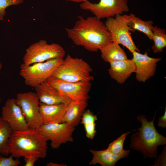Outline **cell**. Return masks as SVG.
I'll return each instance as SVG.
<instances>
[{
    "label": "cell",
    "mask_w": 166,
    "mask_h": 166,
    "mask_svg": "<svg viewBox=\"0 0 166 166\" xmlns=\"http://www.w3.org/2000/svg\"><path fill=\"white\" fill-rule=\"evenodd\" d=\"M68 37L74 43L87 50L97 52L112 42L104 23L95 16L78 17L71 28H66Z\"/></svg>",
    "instance_id": "6da1fadb"
},
{
    "label": "cell",
    "mask_w": 166,
    "mask_h": 166,
    "mask_svg": "<svg viewBox=\"0 0 166 166\" xmlns=\"http://www.w3.org/2000/svg\"><path fill=\"white\" fill-rule=\"evenodd\" d=\"M48 139L38 128L13 131L8 144V152L14 157L44 158L47 155Z\"/></svg>",
    "instance_id": "7a4b0ae2"
},
{
    "label": "cell",
    "mask_w": 166,
    "mask_h": 166,
    "mask_svg": "<svg viewBox=\"0 0 166 166\" xmlns=\"http://www.w3.org/2000/svg\"><path fill=\"white\" fill-rule=\"evenodd\" d=\"M155 115L150 121L144 115L138 116L137 119L142 125L137 129L138 131L131 136V148L140 152L145 158L156 157L158 147L166 144V138L159 133L154 126Z\"/></svg>",
    "instance_id": "3957f363"
},
{
    "label": "cell",
    "mask_w": 166,
    "mask_h": 166,
    "mask_svg": "<svg viewBox=\"0 0 166 166\" xmlns=\"http://www.w3.org/2000/svg\"><path fill=\"white\" fill-rule=\"evenodd\" d=\"M92 71L90 66L83 59L68 54L52 76L69 82L91 81L93 79L90 74Z\"/></svg>",
    "instance_id": "277c9868"
},
{
    "label": "cell",
    "mask_w": 166,
    "mask_h": 166,
    "mask_svg": "<svg viewBox=\"0 0 166 166\" xmlns=\"http://www.w3.org/2000/svg\"><path fill=\"white\" fill-rule=\"evenodd\" d=\"M63 59V58L52 59L29 65L23 63L20 66V75L24 79L26 85L34 88L46 81Z\"/></svg>",
    "instance_id": "5b68a950"
},
{
    "label": "cell",
    "mask_w": 166,
    "mask_h": 166,
    "mask_svg": "<svg viewBox=\"0 0 166 166\" xmlns=\"http://www.w3.org/2000/svg\"><path fill=\"white\" fill-rule=\"evenodd\" d=\"M64 48L58 44H48L41 40L31 44L27 48L23 58V63L30 65L54 58H63L65 56Z\"/></svg>",
    "instance_id": "8992f818"
},
{
    "label": "cell",
    "mask_w": 166,
    "mask_h": 166,
    "mask_svg": "<svg viewBox=\"0 0 166 166\" xmlns=\"http://www.w3.org/2000/svg\"><path fill=\"white\" fill-rule=\"evenodd\" d=\"M80 7L83 10L90 12L100 20L122 15L129 10L127 0H100L97 3H93L88 0L81 2Z\"/></svg>",
    "instance_id": "52a82bcc"
},
{
    "label": "cell",
    "mask_w": 166,
    "mask_h": 166,
    "mask_svg": "<svg viewBox=\"0 0 166 166\" xmlns=\"http://www.w3.org/2000/svg\"><path fill=\"white\" fill-rule=\"evenodd\" d=\"M104 23L113 42L122 45L132 53L135 51L140 52L131 35V31L134 30L127 24L122 15L108 18Z\"/></svg>",
    "instance_id": "ba28073f"
},
{
    "label": "cell",
    "mask_w": 166,
    "mask_h": 166,
    "mask_svg": "<svg viewBox=\"0 0 166 166\" xmlns=\"http://www.w3.org/2000/svg\"><path fill=\"white\" fill-rule=\"evenodd\" d=\"M46 81L71 101L88 100L89 98V93L92 85L90 81H67L52 76Z\"/></svg>",
    "instance_id": "9c48e42d"
},
{
    "label": "cell",
    "mask_w": 166,
    "mask_h": 166,
    "mask_svg": "<svg viewBox=\"0 0 166 166\" xmlns=\"http://www.w3.org/2000/svg\"><path fill=\"white\" fill-rule=\"evenodd\" d=\"M15 100L29 128H37L42 124L39 112L40 102L35 93L28 92L19 93Z\"/></svg>",
    "instance_id": "30bf717a"
},
{
    "label": "cell",
    "mask_w": 166,
    "mask_h": 166,
    "mask_svg": "<svg viewBox=\"0 0 166 166\" xmlns=\"http://www.w3.org/2000/svg\"><path fill=\"white\" fill-rule=\"evenodd\" d=\"M37 128L48 140L50 141L53 149H57L61 144L73 140L72 134L75 127L65 122L42 124Z\"/></svg>",
    "instance_id": "8fae6325"
},
{
    "label": "cell",
    "mask_w": 166,
    "mask_h": 166,
    "mask_svg": "<svg viewBox=\"0 0 166 166\" xmlns=\"http://www.w3.org/2000/svg\"><path fill=\"white\" fill-rule=\"evenodd\" d=\"M13 131L25 130L29 128L19 106L15 99H8L2 107L1 116Z\"/></svg>",
    "instance_id": "7c38bea8"
},
{
    "label": "cell",
    "mask_w": 166,
    "mask_h": 166,
    "mask_svg": "<svg viewBox=\"0 0 166 166\" xmlns=\"http://www.w3.org/2000/svg\"><path fill=\"white\" fill-rule=\"evenodd\" d=\"M132 53L136 66V78L138 81L144 82L154 75L157 63L161 58L150 57L147 52L143 54L136 51Z\"/></svg>",
    "instance_id": "4fadbf2b"
},
{
    "label": "cell",
    "mask_w": 166,
    "mask_h": 166,
    "mask_svg": "<svg viewBox=\"0 0 166 166\" xmlns=\"http://www.w3.org/2000/svg\"><path fill=\"white\" fill-rule=\"evenodd\" d=\"M40 102L47 105L68 103L71 101L61 94L47 81L34 88Z\"/></svg>",
    "instance_id": "5bb4252c"
},
{
    "label": "cell",
    "mask_w": 166,
    "mask_h": 166,
    "mask_svg": "<svg viewBox=\"0 0 166 166\" xmlns=\"http://www.w3.org/2000/svg\"><path fill=\"white\" fill-rule=\"evenodd\" d=\"M109 63V73L111 77L119 84L123 83L132 73L136 71V66L132 58H127Z\"/></svg>",
    "instance_id": "9a60e30c"
},
{
    "label": "cell",
    "mask_w": 166,
    "mask_h": 166,
    "mask_svg": "<svg viewBox=\"0 0 166 166\" xmlns=\"http://www.w3.org/2000/svg\"><path fill=\"white\" fill-rule=\"evenodd\" d=\"M69 103L47 105L40 102L39 112L42 124L61 123Z\"/></svg>",
    "instance_id": "2e32d148"
},
{
    "label": "cell",
    "mask_w": 166,
    "mask_h": 166,
    "mask_svg": "<svg viewBox=\"0 0 166 166\" xmlns=\"http://www.w3.org/2000/svg\"><path fill=\"white\" fill-rule=\"evenodd\" d=\"M90 152L93 156L89 164L96 165L99 164L102 166H114L120 160L126 157L130 150H124L118 154H114L107 149L104 150H95L90 149Z\"/></svg>",
    "instance_id": "e0dca14e"
},
{
    "label": "cell",
    "mask_w": 166,
    "mask_h": 166,
    "mask_svg": "<svg viewBox=\"0 0 166 166\" xmlns=\"http://www.w3.org/2000/svg\"><path fill=\"white\" fill-rule=\"evenodd\" d=\"M88 100L71 101L61 122H65L75 127L80 122L82 115L88 105Z\"/></svg>",
    "instance_id": "ac0fdd59"
},
{
    "label": "cell",
    "mask_w": 166,
    "mask_h": 166,
    "mask_svg": "<svg viewBox=\"0 0 166 166\" xmlns=\"http://www.w3.org/2000/svg\"><path fill=\"white\" fill-rule=\"evenodd\" d=\"M122 16L127 24L133 30H137L144 34L148 39H152V28L153 22L152 20L145 21L136 17L132 13Z\"/></svg>",
    "instance_id": "d6986e66"
},
{
    "label": "cell",
    "mask_w": 166,
    "mask_h": 166,
    "mask_svg": "<svg viewBox=\"0 0 166 166\" xmlns=\"http://www.w3.org/2000/svg\"><path fill=\"white\" fill-rule=\"evenodd\" d=\"M100 50L102 58L106 62L109 63L127 58L125 52L119 44L113 42L105 45Z\"/></svg>",
    "instance_id": "ffe728a7"
},
{
    "label": "cell",
    "mask_w": 166,
    "mask_h": 166,
    "mask_svg": "<svg viewBox=\"0 0 166 166\" xmlns=\"http://www.w3.org/2000/svg\"><path fill=\"white\" fill-rule=\"evenodd\" d=\"M13 132L8 124L0 116V154L7 156L9 140Z\"/></svg>",
    "instance_id": "44dd1931"
},
{
    "label": "cell",
    "mask_w": 166,
    "mask_h": 166,
    "mask_svg": "<svg viewBox=\"0 0 166 166\" xmlns=\"http://www.w3.org/2000/svg\"><path fill=\"white\" fill-rule=\"evenodd\" d=\"M152 39L154 44L152 49L155 53L162 52L166 46V33L164 29L153 26L152 28Z\"/></svg>",
    "instance_id": "7402d4cb"
},
{
    "label": "cell",
    "mask_w": 166,
    "mask_h": 166,
    "mask_svg": "<svg viewBox=\"0 0 166 166\" xmlns=\"http://www.w3.org/2000/svg\"><path fill=\"white\" fill-rule=\"evenodd\" d=\"M133 131L128 132L122 134L116 140L110 143L107 149L114 154H118L124 150L123 145L124 140L127 135Z\"/></svg>",
    "instance_id": "603a6c76"
},
{
    "label": "cell",
    "mask_w": 166,
    "mask_h": 166,
    "mask_svg": "<svg viewBox=\"0 0 166 166\" xmlns=\"http://www.w3.org/2000/svg\"><path fill=\"white\" fill-rule=\"evenodd\" d=\"M23 2L24 0H0V21L4 19L7 8L21 4Z\"/></svg>",
    "instance_id": "cb8c5ba5"
},
{
    "label": "cell",
    "mask_w": 166,
    "mask_h": 166,
    "mask_svg": "<svg viewBox=\"0 0 166 166\" xmlns=\"http://www.w3.org/2000/svg\"><path fill=\"white\" fill-rule=\"evenodd\" d=\"M97 120L96 115L90 110H85L83 113L80 121L83 125L88 123L95 122Z\"/></svg>",
    "instance_id": "d4e9b609"
},
{
    "label": "cell",
    "mask_w": 166,
    "mask_h": 166,
    "mask_svg": "<svg viewBox=\"0 0 166 166\" xmlns=\"http://www.w3.org/2000/svg\"><path fill=\"white\" fill-rule=\"evenodd\" d=\"M11 155L8 157L0 156V166H18L20 164L21 162L18 158L14 159Z\"/></svg>",
    "instance_id": "484cf974"
},
{
    "label": "cell",
    "mask_w": 166,
    "mask_h": 166,
    "mask_svg": "<svg viewBox=\"0 0 166 166\" xmlns=\"http://www.w3.org/2000/svg\"><path fill=\"white\" fill-rule=\"evenodd\" d=\"M87 137L90 139L93 140L94 137L96 133V124L95 123H88L84 125Z\"/></svg>",
    "instance_id": "4316f807"
},
{
    "label": "cell",
    "mask_w": 166,
    "mask_h": 166,
    "mask_svg": "<svg viewBox=\"0 0 166 166\" xmlns=\"http://www.w3.org/2000/svg\"><path fill=\"white\" fill-rule=\"evenodd\" d=\"M166 148L165 146L161 153L155 161L153 166H165L166 165Z\"/></svg>",
    "instance_id": "83f0119b"
},
{
    "label": "cell",
    "mask_w": 166,
    "mask_h": 166,
    "mask_svg": "<svg viewBox=\"0 0 166 166\" xmlns=\"http://www.w3.org/2000/svg\"><path fill=\"white\" fill-rule=\"evenodd\" d=\"M157 124L159 127L162 128H165L166 127V108H165V111L163 116H160L158 118Z\"/></svg>",
    "instance_id": "f1b7e54d"
},
{
    "label": "cell",
    "mask_w": 166,
    "mask_h": 166,
    "mask_svg": "<svg viewBox=\"0 0 166 166\" xmlns=\"http://www.w3.org/2000/svg\"><path fill=\"white\" fill-rule=\"evenodd\" d=\"M38 159L34 157H25V166H34L36 161Z\"/></svg>",
    "instance_id": "f546056e"
},
{
    "label": "cell",
    "mask_w": 166,
    "mask_h": 166,
    "mask_svg": "<svg viewBox=\"0 0 166 166\" xmlns=\"http://www.w3.org/2000/svg\"><path fill=\"white\" fill-rule=\"evenodd\" d=\"M65 164H60L53 162H49L46 165L47 166H66Z\"/></svg>",
    "instance_id": "4dcf8cb0"
},
{
    "label": "cell",
    "mask_w": 166,
    "mask_h": 166,
    "mask_svg": "<svg viewBox=\"0 0 166 166\" xmlns=\"http://www.w3.org/2000/svg\"><path fill=\"white\" fill-rule=\"evenodd\" d=\"M67 1H71L76 2H82L88 0H65Z\"/></svg>",
    "instance_id": "1f68e13d"
},
{
    "label": "cell",
    "mask_w": 166,
    "mask_h": 166,
    "mask_svg": "<svg viewBox=\"0 0 166 166\" xmlns=\"http://www.w3.org/2000/svg\"><path fill=\"white\" fill-rule=\"evenodd\" d=\"M2 67V65L0 61V71H1Z\"/></svg>",
    "instance_id": "d6a6232c"
},
{
    "label": "cell",
    "mask_w": 166,
    "mask_h": 166,
    "mask_svg": "<svg viewBox=\"0 0 166 166\" xmlns=\"http://www.w3.org/2000/svg\"><path fill=\"white\" fill-rule=\"evenodd\" d=\"M0 102H1V99L0 98Z\"/></svg>",
    "instance_id": "836d02e7"
},
{
    "label": "cell",
    "mask_w": 166,
    "mask_h": 166,
    "mask_svg": "<svg viewBox=\"0 0 166 166\" xmlns=\"http://www.w3.org/2000/svg\"></svg>",
    "instance_id": "e575fe53"
}]
</instances>
